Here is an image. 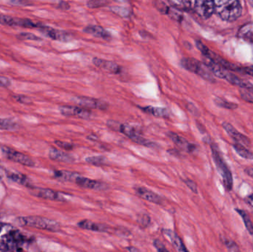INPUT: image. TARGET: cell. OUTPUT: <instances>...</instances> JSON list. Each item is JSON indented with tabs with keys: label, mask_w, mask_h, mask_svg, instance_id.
Here are the masks:
<instances>
[{
	"label": "cell",
	"mask_w": 253,
	"mask_h": 252,
	"mask_svg": "<svg viewBox=\"0 0 253 252\" xmlns=\"http://www.w3.org/2000/svg\"><path fill=\"white\" fill-rule=\"evenodd\" d=\"M225 244L227 248H228L229 250H230V251H239L237 246H236L234 243L228 241L227 242H225Z\"/></svg>",
	"instance_id": "38"
},
{
	"label": "cell",
	"mask_w": 253,
	"mask_h": 252,
	"mask_svg": "<svg viewBox=\"0 0 253 252\" xmlns=\"http://www.w3.org/2000/svg\"><path fill=\"white\" fill-rule=\"evenodd\" d=\"M75 102L80 107L84 108H91V109H98L101 110H105L108 108V105L106 102L99 99H93V98L77 97Z\"/></svg>",
	"instance_id": "9"
},
{
	"label": "cell",
	"mask_w": 253,
	"mask_h": 252,
	"mask_svg": "<svg viewBox=\"0 0 253 252\" xmlns=\"http://www.w3.org/2000/svg\"><path fill=\"white\" fill-rule=\"evenodd\" d=\"M55 144L59 147L65 149V150H71L74 148V145L68 142H61V141H56Z\"/></svg>",
	"instance_id": "31"
},
{
	"label": "cell",
	"mask_w": 253,
	"mask_h": 252,
	"mask_svg": "<svg viewBox=\"0 0 253 252\" xmlns=\"http://www.w3.org/2000/svg\"><path fill=\"white\" fill-rule=\"evenodd\" d=\"M184 183H185V184L188 186L189 189H190L192 192H193L196 194L198 193L197 185H196V183H195L193 180H184Z\"/></svg>",
	"instance_id": "33"
},
{
	"label": "cell",
	"mask_w": 253,
	"mask_h": 252,
	"mask_svg": "<svg viewBox=\"0 0 253 252\" xmlns=\"http://www.w3.org/2000/svg\"><path fill=\"white\" fill-rule=\"evenodd\" d=\"M93 62L96 67L108 71V72H113V73H120L121 71V68L115 62L99 59V58H94Z\"/></svg>",
	"instance_id": "14"
},
{
	"label": "cell",
	"mask_w": 253,
	"mask_h": 252,
	"mask_svg": "<svg viewBox=\"0 0 253 252\" xmlns=\"http://www.w3.org/2000/svg\"><path fill=\"white\" fill-rule=\"evenodd\" d=\"M126 250L129 252H139V250L138 249L135 248V247H129V248H126Z\"/></svg>",
	"instance_id": "43"
},
{
	"label": "cell",
	"mask_w": 253,
	"mask_h": 252,
	"mask_svg": "<svg viewBox=\"0 0 253 252\" xmlns=\"http://www.w3.org/2000/svg\"><path fill=\"white\" fill-rule=\"evenodd\" d=\"M60 112L65 116H74L83 119H88L91 117V112L83 107L62 106Z\"/></svg>",
	"instance_id": "7"
},
{
	"label": "cell",
	"mask_w": 253,
	"mask_h": 252,
	"mask_svg": "<svg viewBox=\"0 0 253 252\" xmlns=\"http://www.w3.org/2000/svg\"><path fill=\"white\" fill-rule=\"evenodd\" d=\"M49 156L52 160L65 163H73L75 161L74 157L66 152H62L52 148L49 152Z\"/></svg>",
	"instance_id": "18"
},
{
	"label": "cell",
	"mask_w": 253,
	"mask_h": 252,
	"mask_svg": "<svg viewBox=\"0 0 253 252\" xmlns=\"http://www.w3.org/2000/svg\"><path fill=\"white\" fill-rule=\"evenodd\" d=\"M19 38H22V39H37L36 36L32 35L31 34H22L19 36Z\"/></svg>",
	"instance_id": "39"
},
{
	"label": "cell",
	"mask_w": 253,
	"mask_h": 252,
	"mask_svg": "<svg viewBox=\"0 0 253 252\" xmlns=\"http://www.w3.org/2000/svg\"><path fill=\"white\" fill-rule=\"evenodd\" d=\"M84 31L87 33V34L94 36L98 37V38H103V39L108 40L111 38V35H110L109 33L100 26L90 25V26L86 27L84 29Z\"/></svg>",
	"instance_id": "19"
},
{
	"label": "cell",
	"mask_w": 253,
	"mask_h": 252,
	"mask_svg": "<svg viewBox=\"0 0 253 252\" xmlns=\"http://www.w3.org/2000/svg\"><path fill=\"white\" fill-rule=\"evenodd\" d=\"M78 226L81 229L93 231V232H103L108 230V227L105 225L99 224V223H96L88 220H84L79 222Z\"/></svg>",
	"instance_id": "21"
},
{
	"label": "cell",
	"mask_w": 253,
	"mask_h": 252,
	"mask_svg": "<svg viewBox=\"0 0 253 252\" xmlns=\"http://www.w3.org/2000/svg\"><path fill=\"white\" fill-rule=\"evenodd\" d=\"M0 24L10 26H19L23 28H40L41 25L29 19H16L5 15H0Z\"/></svg>",
	"instance_id": "8"
},
{
	"label": "cell",
	"mask_w": 253,
	"mask_h": 252,
	"mask_svg": "<svg viewBox=\"0 0 253 252\" xmlns=\"http://www.w3.org/2000/svg\"><path fill=\"white\" fill-rule=\"evenodd\" d=\"M139 223L142 227H147L150 223V218L147 215H143L139 220Z\"/></svg>",
	"instance_id": "34"
},
{
	"label": "cell",
	"mask_w": 253,
	"mask_h": 252,
	"mask_svg": "<svg viewBox=\"0 0 253 252\" xmlns=\"http://www.w3.org/2000/svg\"><path fill=\"white\" fill-rule=\"evenodd\" d=\"M35 195L45 199L53 200V201H65V198L60 192H55L51 189H38L34 190Z\"/></svg>",
	"instance_id": "16"
},
{
	"label": "cell",
	"mask_w": 253,
	"mask_h": 252,
	"mask_svg": "<svg viewBox=\"0 0 253 252\" xmlns=\"http://www.w3.org/2000/svg\"><path fill=\"white\" fill-rule=\"evenodd\" d=\"M181 66L187 71L194 72V73L200 75L205 79L212 81V75L210 72L211 71H210L209 68L205 64H203L202 62L196 60V59H193V58H184L181 60Z\"/></svg>",
	"instance_id": "5"
},
{
	"label": "cell",
	"mask_w": 253,
	"mask_h": 252,
	"mask_svg": "<svg viewBox=\"0 0 253 252\" xmlns=\"http://www.w3.org/2000/svg\"><path fill=\"white\" fill-rule=\"evenodd\" d=\"M54 176L59 180H65V181L76 182L77 179L80 177V175L74 172L70 171H56L54 173Z\"/></svg>",
	"instance_id": "24"
},
{
	"label": "cell",
	"mask_w": 253,
	"mask_h": 252,
	"mask_svg": "<svg viewBox=\"0 0 253 252\" xmlns=\"http://www.w3.org/2000/svg\"><path fill=\"white\" fill-rule=\"evenodd\" d=\"M2 151L3 153L6 155V157L11 161L19 163V164H22V165L28 166V167L34 166V161L29 157L24 155V154L7 147L3 148Z\"/></svg>",
	"instance_id": "10"
},
{
	"label": "cell",
	"mask_w": 253,
	"mask_h": 252,
	"mask_svg": "<svg viewBox=\"0 0 253 252\" xmlns=\"http://www.w3.org/2000/svg\"><path fill=\"white\" fill-rule=\"evenodd\" d=\"M10 84V80L6 77L0 76V87H7Z\"/></svg>",
	"instance_id": "37"
},
{
	"label": "cell",
	"mask_w": 253,
	"mask_h": 252,
	"mask_svg": "<svg viewBox=\"0 0 253 252\" xmlns=\"http://www.w3.org/2000/svg\"><path fill=\"white\" fill-rule=\"evenodd\" d=\"M215 11L226 22L237 20L242 13L240 0H215Z\"/></svg>",
	"instance_id": "2"
},
{
	"label": "cell",
	"mask_w": 253,
	"mask_h": 252,
	"mask_svg": "<svg viewBox=\"0 0 253 252\" xmlns=\"http://www.w3.org/2000/svg\"><path fill=\"white\" fill-rule=\"evenodd\" d=\"M211 149H212V157H213L215 165L218 168V171L219 172L220 175L222 177L226 187L230 190L233 186V177H232L231 172L226 165L216 145H212Z\"/></svg>",
	"instance_id": "4"
},
{
	"label": "cell",
	"mask_w": 253,
	"mask_h": 252,
	"mask_svg": "<svg viewBox=\"0 0 253 252\" xmlns=\"http://www.w3.org/2000/svg\"><path fill=\"white\" fill-rule=\"evenodd\" d=\"M168 137L175 144H176L178 147L181 148V149H184V150L187 151V152H191L194 150L195 145L191 144L189 143L185 139L181 137V136H178L176 133H168Z\"/></svg>",
	"instance_id": "15"
},
{
	"label": "cell",
	"mask_w": 253,
	"mask_h": 252,
	"mask_svg": "<svg viewBox=\"0 0 253 252\" xmlns=\"http://www.w3.org/2000/svg\"><path fill=\"white\" fill-rule=\"evenodd\" d=\"M223 127H224L226 132H227L237 143L245 145V146H248V145L251 144V141H250V139H248L247 136H244L243 134L237 131V130L235 129V127H233L231 124L227 122H224V124H223Z\"/></svg>",
	"instance_id": "13"
},
{
	"label": "cell",
	"mask_w": 253,
	"mask_h": 252,
	"mask_svg": "<svg viewBox=\"0 0 253 252\" xmlns=\"http://www.w3.org/2000/svg\"><path fill=\"white\" fill-rule=\"evenodd\" d=\"M11 178L15 181L19 182V183H22V184H25V182L26 181L25 178L22 176V175H12Z\"/></svg>",
	"instance_id": "36"
},
{
	"label": "cell",
	"mask_w": 253,
	"mask_h": 252,
	"mask_svg": "<svg viewBox=\"0 0 253 252\" xmlns=\"http://www.w3.org/2000/svg\"><path fill=\"white\" fill-rule=\"evenodd\" d=\"M164 233L169 238L171 243H172L173 247L176 249L177 251L183 252H187V250L186 249V247H184L181 238L178 236V235H177L175 232L170 230V229H165V230H164Z\"/></svg>",
	"instance_id": "20"
},
{
	"label": "cell",
	"mask_w": 253,
	"mask_h": 252,
	"mask_svg": "<svg viewBox=\"0 0 253 252\" xmlns=\"http://www.w3.org/2000/svg\"><path fill=\"white\" fill-rule=\"evenodd\" d=\"M215 102L218 106L226 108V109H236L238 107L236 104L230 103V102H226V101L222 100L221 99H215Z\"/></svg>",
	"instance_id": "30"
},
{
	"label": "cell",
	"mask_w": 253,
	"mask_h": 252,
	"mask_svg": "<svg viewBox=\"0 0 253 252\" xmlns=\"http://www.w3.org/2000/svg\"><path fill=\"white\" fill-rule=\"evenodd\" d=\"M245 71L247 73L249 74V75H253V66L245 68Z\"/></svg>",
	"instance_id": "41"
},
{
	"label": "cell",
	"mask_w": 253,
	"mask_h": 252,
	"mask_svg": "<svg viewBox=\"0 0 253 252\" xmlns=\"http://www.w3.org/2000/svg\"><path fill=\"white\" fill-rule=\"evenodd\" d=\"M2 177V170H1V167H0V179Z\"/></svg>",
	"instance_id": "44"
},
{
	"label": "cell",
	"mask_w": 253,
	"mask_h": 252,
	"mask_svg": "<svg viewBox=\"0 0 253 252\" xmlns=\"http://www.w3.org/2000/svg\"><path fill=\"white\" fill-rule=\"evenodd\" d=\"M135 190L138 196L149 202L159 204V205L163 204V200L159 195L147 188L143 187V186H136L135 187Z\"/></svg>",
	"instance_id": "12"
},
{
	"label": "cell",
	"mask_w": 253,
	"mask_h": 252,
	"mask_svg": "<svg viewBox=\"0 0 253 252\" xmlns=\"http://www.w3.org/2000/svg\"><path fill=\"white\" fill-rule=\"evenodd\" d=\"M233 148L236 151L239 155L244 158L247 159L253 160V153L251 151L248 150L245 145L241 144L236 143V144L233 145Z\"/></svg>",
	"instance_id": "26"
},
{
	"label": "cell",
	"mask_w": 253,
	"mask_h": 252,
	"mask_svg": "<svg viewBox=\"0 0 253 252\" xmlns=\"http://www.w3.org/2000/svg\"><path fill=\"white\" fill-rule=\"evenodd\" d=\"M236 211L242 216V219H243L244 222H245V226H246L248 232H250L251 235H253V224L252 221H251V218H250L249 216H248L244 210H236Z\"/></svg>",
	"instance_id": "28"
},
{
	"label": "cell",
	"mask_w": 253,
	"mask_h": 252,
	"mask_svg": "<svg viewBox=\"0 0 253 252\" xmlns=\"http://www.w3.org/2000/svg\"><path fill=\"white\" fill-rule=\"evenodd\" d=\"M25 241L23 235L14 226L0 223V252L22 251Z\"/></svg>",
	"instance_id": "1"
},
{
	"label": "cell",
	"mask_w": 253,
	"mask_h": 252,
	"mask_svg": "<svg viewBox=\"0 0 253 252\" xmlns=\"http://www.w3.org/2000/svg\"><path fill=\"white\" fill-rule=\"evenodd\" d=\"M144 112L150 114L155 117L159 118H168L169 115L168 109L164 108H158V107L147 106L142 108Z\"/></svg>",
	"instance_id": "22"
},
{
	"label": "cell",
	"mask_w": 253,
	"mask_h": 252,
	"mask_svg": "<svg viewBox=\"0 0 253 252\" xmlns=\"http://www.w3.org/2000/svg\"><path fill=\"white\" fill-rule=\"evenodd\" d=\"M195 10L204 19H208L215 12V0H195Z\"/></svg>",
	"instance_id": "6"
},
{
	"label": "cell",
	"mask_w": 253,
	"mask_h": 252,
	"mask_svg": "<svg viewBox=\"0 0 253 252\" xmlns=\"http://www.w3.org/2000/svg\"><path fill=\"white\" fill-rule=\"evenodd\" d=\"M245 172H246V173L248 176L253 178V168H248L245 170Z\"/></svg>",
	"instance_id": "42"
},
{
	"label": "cell",
	"mask_w": 253,
	"mask_h": 252,
	"mask_svg": "<svg viewBox=\"0 0 253 252\" xmlns=\"http://www.w3.org/2000/svg\"><path fill=\"white\" fill-rule=\"evenodd\" d=\"M109 2V0H90L87 2V7L90 8H98L108 5Z\"/></svg>",
	"instance_id": "29"
},
{
	"label": "cell",
	"mask_w": 253,
	"mask_h": 252,
	"mask_svg": "<svg viewBox=\"0 0 253 252\" xmlns=\"http://www.w3.org/2000/svg\"><path fill=\"white\" fill-rule=\"evenodd\" d=\"M169 2L178 10H188L194 6L195 0H168Z\"/></svg>",
	"instance_id": "25"
},
{
	"label": "cell",
	"mask_w": 253,
	"mask_h": 252,
	"mask_svg": "<svg viewBox=\"0 0 253 252\" xmlns=\"http://www.w3.org/2000/svg\"><path fill=\"white\" fill-rule=\"evenodd\" d=\"M76 183L82 187L87 189H93V190L103 191L108 189V186L103 182L92 180L80 176L76 180Z\"/></svg>",
	"instance_id": "11"
},
{
	"label": "cell",
	"mask_w": 253,
	"mask_h": 252,
	"mask_svg": "<svg viewBox=\"0 0 253 252\" xmlns=\"http://www.w3.org/2000/svg\"><path fill=\"white\" fill-rule=\"evenodd\" d=\"M112 10L114 13H117V14L122 16H126L129 13V11L124 7H115L112 8Z\"/></svg>",
	"instance_id": "35"
},
{
	"label": "cell",
	"mask_w": 253,
	"mask_h": 252,
	"mask_svg": "<svg viewBox=\"0 0 253 252\" xmlns=\"http://www.w3.org/2000/svg\"><path fill=\"white\" fill-rule=\"evenodd\" d=\"M245 201H246L248 205L250 207H251L253 210V195L248 196V198L245 199Z\"/></svg>",
	"instance_id": "40"
},
{
	"label": "cell",
	"mask_w": 253,
	"mask_h": 252,
	"mask_svg": "<svg viewBox=\"0 0 253 252\" xmlns=\"http://www.w3.org/2000/svg\"><path fill=\"white\" fill-rule=\"evenodd\" d=\"M21 224L31 226L37 229H44L50 232L60 230V225L54 220L41 217H27L19 219Z\"/></svg>",
	"instance_id": "3"
},
{
	"label": "cell",
	"mask_w": 253,
	"mask_h": 252,
	"mask_svg": "<svg viewBox=\"0 0 253 252\" xmlns=\"http://www.w3.org/2000/svg\"><path fill=\"white\" fill-rule=\"evenodd\" d=\"M238 36L253 42V23L246 24L242 26L238 32Z\"/></svg>",
	"instance_id": "23"
},
{
	"label": "cell",
	"mask_w": 253,
	"mask_h": 252,
	"mask_svg": "<svg viewBox=\"0 0 253 252\" xmlns=\"http://www.w3.org/2000/svg\"><path fill=\"white\" fill-rule=\"evenodd\" d=\"M85 161L88 164L95 166H103L108 164V160L102 155H95V156L87 157Z\"/></svg>",
	"instance_id": "27"
},
{
	"label": "cell",
	"mask_w": 253,
	"mask_h": 252,
	"mask_svg": "<svg viewBox=\"0 0 253 252\" xmlns=\"http://www.w3.org/2000/svg\"><path fill=\"white\" fill-rule=\"evenodd\" d=\"M40 31L47 36L49 38H52L54 40H59V41H65L68 39V34L61 31H57V30L53 29V28H49V27L43 26L41 25L40 27Z\"/></svg>",
	"instance_id": "17"
},
{
	"label": "cell",
	"mask_w": 253,
	"mask_h": 252,
	"mask_svg": "<svg viewBox=\"0 0 253 252\" xmlns=\"http://www.w3.org/2000/svg\"><path fill=\"white\" fill-rule=\"evenodd\" d=\"M153 246H154L155 248H156L158 252H168V250L165 248L164 244L160 242L159 240H155L154 242H153Z\"/></svg>",
	"instance_id": "32"
}]
</instances>
